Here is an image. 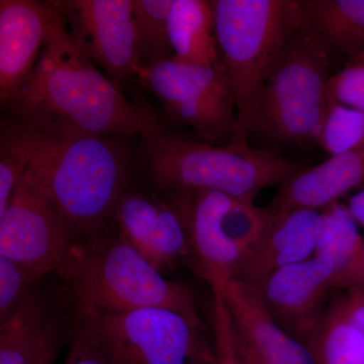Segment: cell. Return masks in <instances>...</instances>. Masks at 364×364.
<instances>
[{"label":"cell","mask_w":364,"mask_h":364,"mask_svg":"<svg viewBox=\"0 0 364 364\" xmlns=\"http://www.w3.org/2000/svg\"><path fill=\"white\" fill-rule=\"evenodd\" d=\"M59 306L36 287L9 317L0 321V364H54L63 339Z\"/></svg>","instance_id":"cell-16"},{"label":"cell","mask_w":364,"mask_h":364,"mask_svg":"<svg viewBox=\"0 0 364 364\" xmlns=\"http://www.w3.org/2000/svg\"><path fill=\"white\" fill-rule=\"evenodd\" d=\"M114 220L117 233L158 272L191 256L186 225L168 198L124 193Z\"/></svg>","instance_id":"cell-13"},{"label":"cell","mask_w":364,"mask_h":364,"mask_svg":"<svg viewBox=\"0 0 364 364\" xmlns=\"http://www.w3.org/2000/svg\"><path fill=\"white\" fill-rule=\"evenodd\" d=\"M111 138L6 121L0 148L23 159L26 173L88 240L104 233L126 193V156Z\"/></svg>","instance_id":"cell-2"},{"label":"cell","mask_w":364,"mask_h":364,"mask_svg":"<svg viewBox=\"0 0 364 364\" xmlns=\"http://www.w3.org/2000/svg\"><path fill=\"white\" fill-rule=\"evenodd\" d=\"M62 279L70 284L80 312L164 308L203 323L188 287L165 279L119 233L82 242Z\"/></svg>","instance_id":"cell-5"},{"label":"cell","mask_w":364,"mask_h":364,"mask_svg":"<svg viewBox=\"0 0 364 364\" xmlns=\"http://www.w3.org/2000/svg\"><path fill=\"white\" fill-rule=\"evenodd\" d=\"M88 315L116 364H215L203 323L176 311L143 308Z\"/></svg>","instance_id":"cell-9"},{"label":"cell","mask_w":364,"mask_h":364,"mask_svg":"<svg viewBox=\"0 0 364 364\" xmlns=\"http://www.w3.org/2000/svg\"><path fill=\"white\" fill-rule=\"evenodd\" d=\"M364 145V112L330 104L318 146L329 156Z\"/></svg>","instance_id":"cell-24"},{"label":"cell","mask_w":364,"mask_h":364,"mask_svg":"<svg viewBox=\"0 0 364 364\" xmlns=\"http://www.w3.org/2000/svg\"><path fill=\"white\" fill-rule=\"evenodd\" d=\"M272 210L264 233L242 261L236 275V279L258 291L280 268L313 257L317 244L321 210Z\"/></svg>","instance_id":"cell-15"},{"label":"cell","mask_w":364,"mask_h":364,"mask_svg":"<svg viewBox=\"0 0 364 364\" xmlns=\"http://www.w3.org/2000/svg\"><path fill=\"white\" fill-rule=\"evenodd\" d=\"M54 14L53 2L0 1L1 105L9 102L33 71L48 39Z\"/></svg>","instance_id":"cell-14"},{"label":"cell","mask_w":364,"mask_h":364,"mask_svg":"<svg viewBox=\"0 0 364 364\" xmlns=\"http://www.w3.org/2000/svg\"><path fill=\"white\" fill-rule=\"evenodd\" d=\"M80 234L26 172L0 215V255L42 279L63 277L82 242Z\"/></svg>","instance_id":"cell-10"},{"label":"cell","mask_w":364,"mask_h":364,"mask_svg":"<svg viewBox=\"0 0 364 364\" xmlns=\"http://www.w3.org/2000/svg\"><path fill=\"white\" fill-rule=\"evenodd\" d=\"M212 313L215 364H243L235 342L231 314L222 296H214Z\"/></svg>","instance_id":"cell-28"},{"label":"cell","mask_w":364,"mask_h":364,"mask_svg":"<svg viewBox=\"0 0 364 364\" xmlns=\"http://www.w3.org/2000/svg\"><path fill=\"white\" fill-rule=\"evenodd\" d=\"M236 332L269 364H315L308 349L280 327L260 291L234 279L223 294Z\"/></svg>","instance_id":"cell-17"},{"label":"cell","mask_w":364,"mask_h":364,"mask_svg":"<svg viewBox=\"0 0 364 364\" xmlns=\"http://www.w3.org/2000/svg\"><path fill=\"white\" fill-rule=\"evenodd\" d=\"M65 364H116L105 350L88 314L76 311Z\"/></svg>","instance_id":"cell-26"},{"label":"cell","mask_w":364,"mask_h":364,"mask_svg":"<svg viewBox=\"0 0 364 364\" xmlns=\"http://www.w3.org/2000/svg\"><path fill=\"white\" fill-rule=\"evenodd\" d=\"M215 33L238 112V133L280 55L306 21L296 0H212Z\"/></svg>","instance_id":"cell-6"},{"label":"cell","mask_w":364,"mask_h":364,"mask_svg":"<svg viewBox=\"0 0 364 364\" xmlns=\"http://www.w3.org/2000/svg\"><path fill=\"white\" fill-rule=\"evenodd\" d=\"M332 289V261L314 255L272 273L260 293L280 327L304 344L324 317Z\"/></svg>","instance_id":"cell-12"},{"label":"cell","mask_w":364,"mask_h":364,"mask_svg":"<svg viewBox=\"0 0 364 364\" xmlns=\"http://www.w3.org/2000/svg\"><path fill=\"white\" fill-rule=\"evenodd\" d=\"M306 21L333 53H364V0H305Z\"/></svg>","instance_id":"cell-21"},{"label":"cell","mask_w":364,"mask_h":364,"mask_svg":"<svg viewBox=\"0 0 364 364\" xmlns=\"http://www.w3.org/2000/svg\"><path fill=\"white\" fill-rule=\"evenodd\" d=\"M332 54L306 18L273 67L233 142L256 140L261 149L273 152L318 146L330 105Z\"/></svg>","instance_id":"cell-3"},{"label":"cell","mask_w":364,"mask_h":364,"mask_svg":"<svg viewBox=\"0 0 364 364\" xmlns=\"http://www.w3.org/2000/svg\"><path fill=\"white\" fill-rule=\"evenodd\" d=\"M304 346L315 364H364V335L345 318L334 299Z\"/></svg>","instance_id":"cell-22"},{"label":"cell","mask_w":364,"mask_h":364,"mask_svg":"<svg viewBox=\"0 0 364 364\" xmlns=\"http://www.w3.org/2000/svg\"><path fill=\"white\" fill-rule=\"evenodd\" d=\"M364 182V145L304 168L279 186L268 207L322 210Z\"/></svg>","instance_id":"cell-18"},{"label":"cell","mask_w":364,"mask_h":364,"mask_svg":"<svg viewBox=\"0 0 364 364\" xmlns=\"http://www.w3.org/2000/svg\"><path fill=\"white\" fill-rule=\"evenodd\" d=\"M347 207L355 222L364 227V188L352 196Z\"/></svg>","instance_id":"cell-32"},{"label":"cell","mask_w":364,"mask_h":364,"mask_svg":"<svg viewBox=\"0 0 364 364\" xmlns=\"http://www.w3.org/2000/svg\"><path fill=\"white\" fill-rule=\"evenodd\" d=\"M48 39L28 77L6 105L7 122L105 136H143L161 128L158 117L132 102L97 68L67 28L55 2Z\"/></svg>","instance_id":"cell-1"},{"label":"cell","mask_w":364,"mask_h":364,"mask_svg":"<svg viewBox=\"0 0 364 364\" xmlns=\"http://www.w3.org/2000/svg\"><path fill=\"white\" fill-rule=\"evenodd\" d=\"M168 26L174 61L195 66L221 61L210 1L172 0Z\"/></svg>","instance_id":"cell-20"},{"label":"cell","mask_w":364,"mask_h":364,"mask_svg":"<svg viewBox=\"0 0 364 364\" xmlns=\"http://www.w3.org/2000/svg\"><path fill=\"white\" fill-rule=\"evenodd\" d=\"M151 181L163 191H213L252 200L305 168L249 143L214 145L161 128L142 138Z\"/></svg>","instance_id":"cell-4"},{"label":"cell","mask_w":364,"mask_h":364,"mask_svg":"<svg viewBox=\"0 0 364 364\" xmlns=\"http://www.w3.org/2000/svg\"><path fill=\"white\" fill-rule=\"evenodd\" d=\"M81 49L117 85L133 77L138 52L133 0L54 1Z\"/></svg>","instance_id":"cell-11"},{"label":"cell","mask_w":364,"mask_h":364,"mask_svg":"<svg viewBox=\"0 0 364 364\" xmlns=\"http://www.w3.org/2000/svg\"><path fill=\"white\" fill-rule=\"evenodd\" d=\"M135 76L161 102L168 116L191 128L198 140L214 145H228L234 140L238 112L223 59L212 66L170 60L138 67Z\"/></svg>","instance_id":"cell-8"},{"label":"cell","mask_w":364,"mask_h":364,"mask_svg":"<svg viewBox=\"0 0 364 364\" xmlns=\"http://www.w3.org/2000/svg\"><path fill=\"white\" fill-rule=\"evenodd\" d=\"M328 97L330 104L364 112V53L333 73L328 85Z\"/></svg>","instance_id":"cell-27"},{"label":"cell","mask_w":364,"mask_h":364,"mask_svg":"<svg viewBox=\"0 0 364 364\" xmlns=\"http://www.w3.org/2000/svg\"><path fill=\"white\" fill-rule=\"evenodd\" d=\"M0 215L13 198L14 191L26 172V164L16 153L0 148Z\"/></svg>","instance_id":"cell-29"},{"label":"cell","mask_w":364,"mask_h":364,"mask_svg":"<svg viewBox=\"0 0 364 364\" xmlns=\"http://www.w3.org/2000/svg\"><path fill=\"white\" fill-rule=\"evenodd\" d=\"M342 291L343 293L333 299L345 318L364 335V289H349Z\"/></svg>","instance_id":"cell-30"},{"label":"cell","mask_w":364,"mask_h":364,"mask_svg":"<svg viewBox=\"0 0 364 364\" xmlns=\"http://www.w3.org/2000/svg\"><path fill=\"white\" fill-rule=\"evenodd\" d=\"M315 255L332 261L335 289H364V240L347 205L321 210Z\"/></svg>","instance_id":"cell-19"},{"label":"cell","mask_w":364,"mask_h":364,"mask_svg":"<svg viewBox=\"0 0 364 364\" xmlns=\"http://www.w3.org/2000/svg\"><path fill=\"white\" fill-rule=\"evenodd\" d=\"M172 0H133L138 67L173 60L169 37Z\"/></svg>","instance_id":"cell-23"},{"label":"cell","mask_w":364,"mask_h":364,"mask_svg":"<svg viewBox=\"0 0 364 364\" xmlns=\"http://www.w3.org/2000/svg\"><path fill=\"white\" fill-rule=\"evenodd\" d=\"M234 326V325H233ZM235 342H236L237 350L243 364H269L257 353L252 347L249 345L243 337L236 332L234 328Z\"/></svg>","instance_id":"cell-31"},{"label":"cell","mask_w":364,"mask_h":364,"mask_svg":"<svg viewBox=\"0 0 364 364\" xmlns=\"http://www.w3.org/2000/svg\"><path fill=\"white\" fill-rule=\"evenodd\" d=\"M40 280L18 263L0 255V321L18 309Z\"/></svg>","instance_id":"cell-25"},{"label":"cell","mask_w":364,"mask_h":364,"mask_svg":"<svg viewBox=\"0 0 364 364\" xmlns=\"http://www.w3.org/2000/svg\"><path fill=\"white\" fill-rule=\"evenodd\" d=\"M167 198L186 225L196 272L214 296H223L259 238L260 208L246 198L213 191H171Z\"/></svg>","instance_id":"cell-7"}]
</instances>
